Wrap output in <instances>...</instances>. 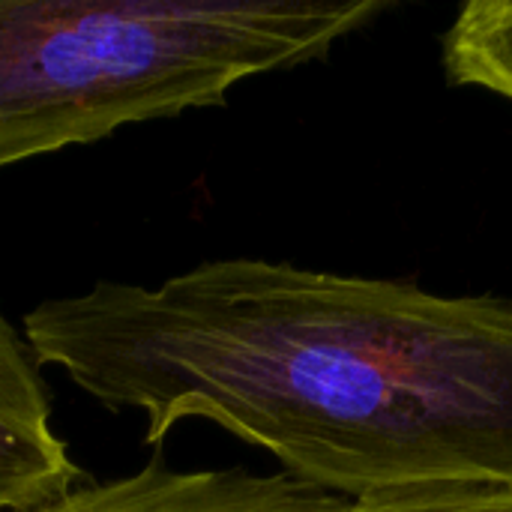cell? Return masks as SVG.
I'll use <instances>...</instances> for the list:
<instances>
[{
	"label": "cell",
	"instance_id": "obj_1",
	"mask_svg": "<svg viewBox=\"0 0 512 512\" xmlns=\"http://www.w3.org/2000/svg\"><path fill=\"white\" fill-rule=\"evenodd\" d=\"M21 330L99 405L144 414L150 447L207 420L345 501L512 483L504 297L219 258L45 300Z\"/></svg>",
	"mask_w": 512,
	"mask_h": 512
},
{
	"label": "cell",
	"instance_id": "obj_2",
	"mask_svg": "<svg viewBox=\"0 0 512 512\" xmlns=\"http://www.w3.org/2000/svg\"><path fill=\"white\" fill-rule=\"evenodd\" d=\"M390 0H0V168L222 105L321 60Z\"/></svg>",
	"mask_w": 512,
	"mask_h": 512
},
{
	"label": "cell",
	"instance_id": "obj_3",
	"mask_svg": "<svg viewBox=\"0 0 512 512\" xmlns=\"http://www.w3.org/2000/svg\"><path fill=\"white\" fill-rule=\"evenodd\" d=\"M33 512H351V501L285 471H177L162 456H153L129 477L81 483Z\"/></svg>",
	"mask_w": 512,
	"mask_h": 512
},
{
	"label": "cell",
	"instance_id": "obj_4",
	"mask_svg": "<svg viewBox=\"0 0 512 512\" xmlns=\"http://www.w3.org/2000/svg\"><path fill=\"white\" fill-rule=\"evenodd\" d=\"M84 471L51 426L42 363L0 309V512H33L78 489Z\"/></svg>",
	"mask_w": 512,
	"mask_h": 512
},
{
	"label": "cell",
	"instance_id": "obj_5",
	"mask_svg": "<svg viewBox=\"0 0 512 512\" xmlns=\"http://www.w3.org/2000/svg\"><path fill=\"white\" fill-rule=\"evenodd\" d=\"M444 75L512 102V0H471L441 36Z\"/></svg>",
	"mask_w": 512,
	"mask_h": 512
},
{
	"label": "cell",
	"instance_id": "obj_6",
	"mask_svg": "<svg viewBox=\"0 0 512 512\" xmlns=\"http://www.w3.org/2000/svg\"><path fill=\"white\" fill-rule=\"evenodd\" d=\"M351 512H512V483H435L351 501Z\"/></svg>",
	"mask_w": 512,
	"mask_h": 512
}]
</instances>
